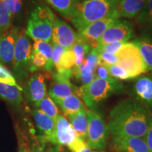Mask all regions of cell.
<instances>
[{"mask_svg": "<svg viewBox=\"0 0 152 152\" xmlns=\"http://www.w3.org/2000/svg\"><path fill=\"white\" fill-rule=\"evenodd\" d=\"M124 44L125 43L123 42L106 44V45H99V46L95 47L94 49H96L97 51H102V52H105L110 53V54H115L121 49V47L123 46Z\"/></svg>", "mask_w": 152, "mask_h": 152, "instance_id": "8d00e7d4", "label": "cell"}, {"mask_svg": "<svg viewBox=\"0 0 152 152\" xmlns=\"http://www.w3.org/2000/svg\"><path fill=\"white\" fill-rule=\"evenodd\" d=\"M144 138L147 144L148 148H149V152H152V121L149 125V128L148 129L147 134Z\"/></svg>", "mask_w": 152, "mask_h": 152, "instance_id": "ab89813d", "label": "cell"}, {"mask_svg": "<svg viewBox=\"0 0 152 152\" xmlns=\"http://www.w3.org/2000/svg\"><path fill=\"white\" fill-rule=\"evenodd\" d=\"M106 67L109 70L110 75L113 78L116 80H123L132 79L130 74L125 71L124 68H123L121 66L118 65V64L106 66Z\"/></svg>", "mask_w": 152, "mask_h": 152, "instance_id": "d6a6232c", "label": "cell"}, {"mask_svg": "<svg viewBox=\"0 0 152 152\" xmlns=\"http://www.w3.org/2000/svg\"><path fill=\"white\" fill-rule=\"evenodd\" d=\"M54 103L59 106L64 115L67 117L86 109L81 99L75 94L66 96L62 99L56 101Z\"/></svg>", "mask_w": 152, "mask_h": 152, "instance_id": "44dd1931", "label": "cell"}, {"mask_svg": "<svg viewBox=\"0 0 152 152\" xmlns=\"http://www.w3.org/2000/svg\"><path fill=\"white\" fill-rule=\"evenodd\" d=\"M47 64V60L45 56L39 52L33 50L32 51L31 57H30V73H35L45 68Z\"/></svg>", "mask_w": 152, "mask_h": 152, "instance_id": "4dcf8cb0", "label": "cell"}, {"mask_svg": "<svg viewBox=\"0 0 152 152\" xmlns=\"http://www.w3.org/2000/svg\"><path fill=\"white\" fill-rule=\"evenodd\" d=\"M52 60L53 63H54V67H56L58 66V62H59L60 58L61 55L64 54V52L66 49L61 46V45H58V44L53 42L52 43Z\"/></svg>", "mask_w": 152, "mask_h": 152, "instance_id": "74e56055", "label": "cell"}, {"mask_svg": "<svg viewBox=\"0 0 152 152\" xmlns=\"http://www.w3.org/2000/svg\"><path fill=\"white\" fill-rule=\"evenodd\" d=\"M20 28L12 27L0 37V64L13 66L14 49Z\"/></svg>", "mask_w": 152, "mask_h": 152, "instance_id": "2e32d148", "label": "cell"}, {"mask_svg": "<svg viewBox=\"0 0 152 152\" xmlns=\"http://www.w3.org/2000/svg\"><path fill=\"white\" fill-rule=\"evenodd\" d=\"M32 114L36 127L42 135L37 139L40 143H53L55 130V121L37 109L32 110Z\"/></svg>", "mask_w": 152, "mask_h": 152, "instance_id": "ac0fdd59", "label": "cell"}, {"mask_svg": "<svg viewBox=\"0 0 152 152\" xmlns=\"http://www.w3.org/2000/svg\"><path fill=\"white\" fill-rule=\"evenodd\" d=\"M119 18L117 11L115 10L105 18L89 24L84 30L79 33L80 35L90 45L91 48L94 49L98 46L99 41L106 30Z\"/></svg>", "mask_w": 152, "mask_h": 152, "instance_id": "9c48e42d", "label": "cell"}, {"mask_svg": "<svg viewBox=\"0 0 152 152\" xmlns=\"http://www.w3.org/2000/svg\"><path fill=\"white\" fill-rule=\"evenodd\" d=\"M132 96L152 113V77L140 75L132 87Z\"/></svg>", "mask_w": 152, "mask_h": 152, "instance_id": "e0dca14e", "label": "cell"}, {"mask_svg": "<svg viewBox=\"0 0 152 152\" xmlns=\"http://www.w3.org/2000/svg\"><path fill=\"white\" fill-rule=\"evenodd\" d=\"M30 149L31 152H46L44 149L43 146L42 145L40 142H39L37 137H33L32 138V142L30 143Z\"/></svg>", "mask_w": 152, "mask_h": 152, "instance_id": "f35d334b", "label": "cell"}, {"mask_svg": "<svg viewBox=\"0 0 152 152\" xmlns=\"http://www.w3.org/2000/svg\"><path fill=\"white\" fill-rule=\"evenodd\" d=\"M36 109L40 110L44 113L48 115L54 121H56L58 115H60L59 111L57 108L56 104L51 99L49 94H47L45 98H43L39 102L34 104Z\"/></svg>", "mask_w": 152, "mask_h": 152, "instance_id": "484cf974", "label": "cell"}, {"mask_svg": "<svg viewBox=\"0 0 152 152\" xmlns=\"http://www.w3.org/2000/svg\"><path fill=\"white\" fill-rule=\"evenodd\" d=\"M32 51L31 42L26 33V30H22L19 33L15 45L12 66L13 75L19 83L23 82L29 75Z\"/></svg>", "mask_w": 152, "mask_h": 152, "instance_id": "5b68a950", "label": "cell"}, {"mask_svg": "<svg viewBox=\"0 0 152 152\" xmlns=\"http://www.w3.org/2000/svg\"><path fill=\"white\" fill-rule=\"evenodd\" d=\"M133 35V26L130 21L119 18L106 30L98 42V46L106 44L128 42Z\"/></svg>", "mask_w": 152, "mask_h": 152, "instance_id": "30bf717a", "label": "cell"}, {"mask_svg": "<svg viewBox=\"0 0 152 152\" xmlns=\"http://www.w3.org/2000/svg\"><path fill=\"white\" fill-rule=\"evenodd\" d=\"M75 56L72 49L66 50L61 56L59 62L56 68V72H60L64 70L73 69L75 66Z\"/></svg>", "mask_w": 152, "mask_h": 152, "instance_id": "f1b7e54d", "label": "cell"}, {"mask_svg": "<svg viewBox=\"0 0 152 152\" xmlns=\"http://www.w3.org/2000/svg\"><path fill=\"white\" fill-rule=\"evenodd\" d=\"M148 0H119L116 11L120 18H137L147 4Z\"/></svg>", "mask_w": 152, "mask_h": 152, "instance_id": "d6986e66", "label": "cell"}, {"mask_svg": "<svg viewBox=\"0 0 152 152\" xmlns=\"http://www.w3.org/2000/svg\"><path fill=\"white\" fill-rule=\"evenodd\" d=\"M0 83L21 87L18 85L13 73L4 65L0 64Z\"/></svg>", "mask_w": 152, "mask_h": 152, "instance_id": "1f68e13d", "label": "cell"}, {"mask_svg": "<svg viewBox=\"0 0 152 152\" xmlns=\"http://www.w3.org/2000/svg\"><path fill=\"white\" fill-rule=\"evenodd\" d=\"M117 64L136 78L147 73V70L137 46L133 42H126L116 54Z\"/></svg>", "mask_w": 152, "mask_h": 152, "instance_id": "52a82bcc", "label": "cell"}, {"mask_svg": "<svg viewBox=\"0 0 152 152\" xmlns=\"http://www.w3.org/2000/svg\"><path fill=\"white\" fill-rule=\"evenodd\" d=\"M18 152H31L30 146L28 145V144L23 140V137L19 140Z\"/></svg>", "mask_w": 152, "mask_h": 152, "instance_id": "60d3db41", "label": "cell"}, {"mask_svg": "<svg viewBox=\"0 0 152 152\" xmlns=\"http://www.w3.org/2000/svg\"><path fill=\"white\" fill-rule=\"evenodd\" d=\"M21 87L0 83V98L16 108L21 106L23 102Z\"/></svg>", "mask_w": 152, "mask_h": 152, "instance_id": "7402d4cb", "label": "cell"}, {"mask_svg": "<svg viewBox=\"0 0 152 152\" xmlns=\"http://www.w3.org/2000/svg\"><path fill=\"white\" fill-rule=\"evenodd\" d=\"M46 80L43 71L34 73L28 79L23 89L25 97L28 102L35 104L48 94Z\"/></svg>", "mask_w": 152, "mask_h": 152, "instance_id": "7c38bea8", "label": "cell"}, {"mask_svg": "<svg viewBox=\"0 0 152 152\" xmlns=\"http://www.w3.org/2000/svg\"><path fill=\"white\" fill-rule=\"evenodd\" d=\"M91 152H104V151H91Z\"/></svg>", "mask_w": 152, "mask_h": 152, "instance_id": "ee69618b", "label": "cell"}, {"mask_svg": "<svg viewBox=\"0 0 152 152\" xmlns=\"http://www.w3.org/2000/svg\"><path fill=\"white\" fill-rule=\"evenodd\" d=\"M90 49L92 48H91L90 45L78 33V37H77L73 48H72V50H73L75 56V66H80L83 62L85 57L90 52Z\"/></svg>", "mask_w": 152, "mask_h": 152, "instance_id": "4316f807", "label": "cell"}, {"mask_svg": "<svg viewBox=\"0 0 152 152\" xmlns=\"http://www.w3.org/2000/svg\"><path fill=\"white\" fill-rule=\"evenodd\" d=\"M152 121V113L134 99H127L110 111L107 127L110 134L142 137H145Z\"/></svg>", "mask_w": 152, "mask_h": 152, "instance_id": "6da1fadb", "label": "cell"}, {"mask_svg": "<svg viewBox=\"0 0 152 152\" xmlns=\"http://www.w3.org/2000/svg\"><path fill=\"white\" fill-rule=\"evenodd\" d=\"M46 152H66V151L64 149V147L53 144L52 146L48 147Z\"/></svg>", "mask_w": 152, "mask_h": 152, "instance_id": "b9f144b4", "label": "cell"}, {"mask_svg": "<svg viewBox=\"0 0 152 152\" xmlns=\"http://www.w3.org/2000/svg\"><path fill=\"white\" fill-rule=\"evenodd\" d=\"M52 78L48 94L54 102L72 94L77 95L80 97V87L71 83V77L57 72H52Z\"/></svg>", "mask_w": 152, "mask_h": 152, "instance_id": "8fae6325", "label": "cell"}, {"mask_svg": "<svg viewBox=\"0 0 152 152\" xmlns=\"http://www.w3.org/2000/svg\"><path fill=\"white\" fill-rule=\"evenodd\" d=\"M33 50L39 52L44 56L47 60V64L43 70H46L49 72H52L53 68L54 67V63L52 60V44L49 42L37 40L35 41L33 44Z\"/></svg>", "mask_w": 152, "mask_h": 152, "instance_id": "d4e9b609", "label": "cell"}, {"mask_svg": "<svg viewBox=\"0 0 152 152\" xmlns=\"http://www.w3.org/2000/svg\"><path fill=\"white\" fill-rule=\"evenodd\" d=\"M53 11L46 5L40 4L30 12L26 33L33 40L50 42L55 18Z\"/></svg>", "mask_w": 152, "mask_h": 152, "instance_id": "3957f363", "label": "cell"}, {"mask_svg": "<svg viewBox=\"0 0 152 152\" xmlns=\"http://www.w3.org/2000/svg\"><path fill=\"white\" fill-rule=\"evenodd\" d=\"M78 37L73 28L58 17H55L52 31V42L64 47L66 50L72 49Z\"/></svg>", "mask_w": 152, "mask_h": 152, "instance_id": "4fadbf2b", "label": "cell"}, {"mask_svg": "<svg viewBox=\"0 0 152 152\" xmlns=\"http://www.w3.org/2000/svg\"><path fill=\"white\" fill-rule=\"evenodd\" d=\"M121 88V84L116 79L107 80L94 78L80 87V98L87 107L94 109Z\"/></svg>", "mask_w": 152, "mask_h": 152, "instance_id": "277c9868", "label": "cell"}, {"mask_svg": "<svg viewBox=\"0 0 152 152\" xmlns=\"http://www.w3.org/2000/svg\"><path fill=\"white\" fill-rule=\"evenodd\" d=\"M14 18L2 0H0V37L11 29Z\"/></svg>", "mask_w": 152, "mask_h": 152, "instance_id": "83f0119b", "label": "cell"}, {"mask_svg": "<svg viewBox=\"0 0 152 152\" xmlns=\"http://www.w3.org/2000/svg\"><path fill=\"white\" fill-rule=\"evenodd\" d=\"M119 0H83L78 6L77 14L71 22L79 33L89 24L100 20L116 10Z\"/></svg>", "mask_w": 152, "mask_h": 152, "instance_id": "7a4b0ae2", "label": "cell"}, {"mask_svg": "<svg viewBox=\"0 0 152 152\" xmlns=\"http://www.w3.org/2000/svg\"><path fill=\"white\" fill-rule=\"evenodd\" d=\"M97 52L99 55V63H101V64H103L106 66L117 64L118 57L116 54H110V53L102 52V51H97Z\"/></svg>", "mask_w": 152, "mask_h": 152, "instance_id": "836d02e7", "label": "cell"}, {"mask_svg": "<svg viewBox=\"0 0 152 152\" xmlns=\"http://www.w3.org/2000/svg\"><path fill=\"white\" fill-rule=\"evenodd\" d=\"M132 42L137 46L147 71L152 73V41L148 39H139Z\"/></svg>", "mask_w": 152, "mask_h": 152, "instance_id": "cb8c5ba5", "label": "cell"}, {"mask_svg": "<svg viewBox=\"0 0 152 152\" xmlns=\"http://www.w3.org/2000/svg\"><path fill=\"white\" fill-rule=\"evenodd\" d=\"M110 144L115 152H149L145 140L142 137L113 135Z\"/></svg>", "mask_w": 152, "mask_h": 152, "instance_id": "9a60e30c", "label": "cell"}, {"mask_svg": "<svg viewBox=\"0 0 152 152\" xmlns=\"http://www.w3.org/2000/svg\"><path fill=\"white\" fill-rule=\"evenodd\" d=\"M77 152H91V149L88 147H87V146H86V147L83 148V149L79 150V151Z\"/></svg>", "mask_w": 152, "mask_h": 152, "instance_id": "7bdbcfd3", "label": "cell"}, {"mask_svg": "<svg viewBox=\"0 0 152 152\" xmlns=\"http://www.w3.org/2000/svg\"><path fill=\"white\" fill-rule=\"evenodd\" d=\"M94 77L95 78L107 80L115 79L110 75L106 66L103 64H101V63H99L98 65L95 68Z\"/></svg>", "mask_w": 152, "mask_h": 152, "instance_id": "d590c367", "label": "cell"}, {"mask_svg": "<svg viewBox=\"0 0 152 152\" xmlns=\"http://www.w3.org/2000/svg\"><path fill=\"white\" fill-rule=\"evenodd\" d=\"M99 63L98 52L95 49H92L80 65L73 68V75L81 83L82 86L88 84L95 78V68Z\"/></svg>", "mask_w": 152, "mask_h": 152, "instance_id": "5bb4252c", "label": "cell"}, {"mask_svg": "<svg viewBox=\"0 0 152 152\" xmlns=\"http://www.w3.org/2000/svg\"><path fill=\"white\" fill-rule=\"evenodd\" d=\"M52 144L66 147L71 152H77L86 147L87 144L77 137L71 123L61 114L55 121V130Z\"/></svg>", "mask_w": 152, "mask_h": 152, "instance_id": "ba28073f", "label": "cell"}, {"mask_svg": "<svg viewBox=\"0 0 152 152\" xmlns=\"http://www.w3.org/2000/svg\"><path fill=\"white\" fill-rule=\"evenodd\" d=\"M68 118L77 137L86 142L88 127L87 109L83 110L78 113L69 115L68 116Z\"/></svg>", "mask_w": 152, "mask_h": 152, "instance_id": "603a6c76", "label": "cell"}, {"mask_svg": "<svg viewBox=\"0 0 152 152\" xmlns=\"http://www.w3.org/2000/svg\"><path fill=\"white\" fill-rule=\"evenodd\" d=\"M60 15L71 20L77 14L80 0H44Z\"/></svg>", "mask_w": 152, "mask_h": 152, "instance_id": "ffe728a7", "label": "cell"}, {"mask_svg": "<svg viewBox=\"0 0 152 152\" xmlns=\"http://www.w3.org/2000/svg\"><path fill=\"white\" fill-rule=\"evenodd\" d=\"M11 13L13 18L22 10V0H2Z\"/></svg>", "mask_w": 152, "mask_h": 152, "instance_id": "e575fe53", "label": "cell"}, {"mask_svg": "<svg viewBox=\"0 0 152 152\" xmlns=\"http://www.w3.org/2000/svg\"><path fill=\"white\" fill-rule=\"evenodd\" d=\"M88 127L86 138L87 147L94 151L104 149L107 144L109 131L107 123L102 116L92 110H87Z\"/></svg>", "mask_w": 152, "mask_h": 152, "instance_id": "8992f818", "label": "cell"}, {"mask_svg": "<svg viewBox=\"0 0 152 152\" xmlns=\"http://www.w3.org/2000/svg\"><path fill=\"white\" fill-rule=\"evenodd\" d=\"M137 20L152 32V0H148L143 10L137 17Z\"/></svg>", "mask_w": 152, "mask_h": 152, "instance_id": "f546056e", "label": "cell"}]
</instances>
